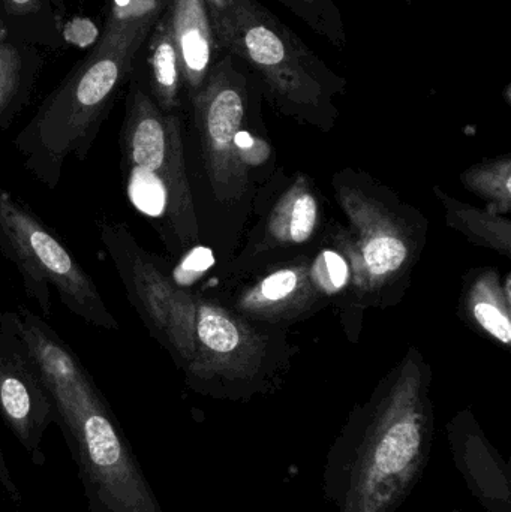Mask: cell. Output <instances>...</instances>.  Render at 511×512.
<instances>
[{
  "label": "cell",
  "mask_w": 511,
  "mask_h": 512,
  "mask_svg": "<svg viewBox=\"0 0 511 512\" xmlns=\"http://www.w3.org/2000/svg\"><path fill=\"white\" fill-rule=\"evenodd\" d=\"M213 264H215V256H213V252L210 249H192L189 255L186 256L185 261L180 265L179 271H177V283L188 285V283L194 282L198 276H201L204 271L209 270Z\"/></svg>",
  "instance_id": "20"
},
{
  "label": "cell",
  "mask_w": 511,
  "mask_h": 512,
  "mask_svg": "<svg viewBox=\"0 0 511 512\" xmlns=\"http://www.w3.org/2000/svg\"><path fill=\"white\" fill-rule=\"evenodd\" d=\"M312 276L323 291H326L327 294H335L347 283V262L335 252H323L315 261Z\"/></svg>",
  "instance_id": "17"
},
{
  "label": "cell",
  "mask_w": 511,
  "mask_h": 512,
  "mask_svg": "<svg viewBox=\"0 0 511 512\" xmlns=\"http://www.w3.org/2000/svg\"><path fill=\"white\" fill-rule=\"evenodd\" d=\"M195 334L201 345L219 354L231 352L239 345L236 325L210 306H201L195 316Z\"/></svg>",
  "instance_id": "13"
},
{
  "label": "cell",
  "mask_w": 511,
  "mask_h": 512,
  "mask_svg": "<svg viewBox=\"0 0 511 512\" xmlns=\"http://www.w3.org/2000/svg\"><path fill=\"white\" fill-rule=\"evenodd\" d=\"M0 487L3 492L8 493L12 499H18V489L9 474L8 465H6L5 457H3L2 447H0Z\"/></svg>",
  "instance_id": "22"
},
{
  "label": "cell",
  "mask_w": 511,
  "mask_h": 512,
  "mask_svg": "<svg viewBox=\"0 0 511 512\" xmlns=\"http://www.w3.org/2000/svg\"><path fill=\"white\" fill-rule=\"evenodd\" d=\"M167 15L182 63L183 83L195 95L222 56L209 11L204 0H171Z\"/></svg>",
  "instance_id": "9"
},
{
  "label": "cell",
  "mask_w": 511,
  "mask_h": 512,
  "mask_svg": "<svg viewBox=\"0 0 511 512\" xmlns=\"http://www.w3.org/2000/svg\"><path fill=\"white\" fill-rule=\"evenodd\" d=\"M50 391L90 512H164L113 409L71 346L32 310L9 312Z\"/></svg>",
  "instance_id": "1"
},
{
  "label": "cell",
  "mask_w": 511,
  "mask_h": 512,
  "mask_svg": "<svg viewBox=\"0 0 511 512\" xmlns=\"http://www.w3.org/2000/svg\"><path fill=\"white\" fill-rule=\"evenodd\" d=\"M21 86V57L14 45H0V123L14 111Z\"/></svg>",
  "instance_id": "15"
},
{
  "label": "cell",
  "mask_w": 511,
  "mask_h": 512,
  "mask_svg": "<svg viewBox=\"0 0 511 512\" xmlns=\"http://www.w3.org/2000/svg\"><path fill=\"white\" fill-rule=\"evenodd\" d=\"M315 33L324 36L336 48L347 45V30L341 9L335 0H278Z\"/></svg>",
  "instance_id": "12"
},
{
  "label": "cell",
  "mask_w": 511,
  "mask_h": 512,
  "mask_svg": "<svg viewBox=\"0 0 511 512\" xmlns=\"http://www.w3.org/2000/svg\"><path fill=\"white\" fill-rule=\"evenodd\" d=\"M233 143L236 144L239 149L248 150L254 146V138H252V135L249 134V132L242 131V129H240V131L237 132L236 137H234Z\"/></svg>",
  "instance_id": "24"
},
{
  "label": "cell",
  "mask_w": 511,
  "mask_h": 512,
  "mask_svg": "<svg viewBox=\"0 0 511 512\" xmlns=\"http://www.w3.org/2000/svg\"><path fill=\"white\" fill-rule=\"evenodd\" d=\"M98 231L135 312L156 339L186 357L191 349V315L185 295L174 289L155 256L141 248L125 224L99 221Z\"/></svg>",
  "instance_id": "7"
},
{
  "label": "cell",
  "mask_w": 511,
  "mask_h": 512,
  "mask_svg": "<svg viewBox=\"0 0 511 512\" xmlns=\"http://www.w3.org/2000/svg\"><path fill=\"white\" fill-rule=\"evenodd\" d=\"M216 45L257 74L284 104L318 107L345 83L257 0H204Z\"/></svg>",
  "instance_id": "4"
},
{
  "label": "cell",
  "mask_w": 511,
  "mask_h": 512,
  "mask_svg": "<svg viewBox=\"0 0 511 512\" xmlns=\"http://www.w3.org/2000/svg\"><path fill=\"white\" fill-rule=\"evenodd\" d=\"M407 258V248L395 237H377L365 248V261L374 274H386L398 270Z\"/></svg>",
  "instance_id": "16"
},
{
  "label": "cell",
  "mask_w": 511,
  "mask_h": 512,
  "mask_svg": "<svg viewBox=\"0 0 511 512\" xmlns=\"http://www.w3.org/2000/svg\"><path fill=\"white\" fill-rule=\"evenodd\" d=\"M473 312L477 322L488 333H491L500 342L509 345L511 340L510 319L500 307L495 306L491 301H479V303L474 304Z\"/></svg>",
  "instance_id": "19"
},
{
  "label": "cell",
  "mask_w": 511,
  "mask_h": 512,
  "mask_svg": "<svg viewBox=\"0 0 511 512\" xmlns=\"http://www.w3.org/2000/svg\"><path fill=\"white\" fill-rule=\"evenodd\" d=\"M428 421L417 409L371 421L330 450L324 492L338 512H396L419 483L431 451Z\"/></svg>",
  "instance_id": "3"
},
{
  "label": "cell",
  "mask_w": 511,
  "mask_h": 512,
  "mask_svg": "<svg viewBox=\"0 0 511 512\" xmlns=\"http://www.w3.org/2000/svg\"><path fill=\"white\" fill-rule=\"evenodd\" d=\"M120 165L134 209L153 224L168 222L179 227L186 210L179 120L162 111L138 84L131 87L126 99Z\"/></svg>",
  "instance_id": "6"
},
{
  "label": "cell",
  "mask_w": 511,
  "mask_h": 512,
  "mask_svg": "<svg viewBox=\"0 0 511 512\" xmlns=\"http://www.w3.org/2000/svg\"><path fill=\"white\" fill-rule=\"evenodd\" d=\"M6 35H8V33H6V29L5 26H3L2 21H0V45H2L3 42H5Z\"/></svg>",
  "instance_id": "25"
},
{
  "label": "cell",
  "mask_w": 511,
  "mask_h": 512,
  "mask_svg": "<svg viewBox=\"0 0 511 512\" xmlns=\"http://www.w3.org/2000/svg\"><path fill=\"white\" fill-rule=\"evenodd\" d=\"M0 417L33 465H44L42 442L56 424V408L9 312L0 315Z\"/></svg>",
  "instance_id": "8"
},
{
  "label": "cell",
  "mask_w": 511,
  "mask_h": 512,
  "mask_svg": "<svg viewBox=\"0 0 511 512\" xmlns=\"http://www.w3.org/2000/svg\"><path fill=\"white\" fill-rule=\"evenodd\" d=\"M5 5L11 14H27L38 6V0H5Z\"/></svg>",
  "instance_id": "23"
},
{
  "label": "cell",
  "mask_w": 511,
  "mask_h": 512,
  "mask_svg": "<svg viewBox=\"0 0 511 512\" xmlns=\"http://www.w3.org/2000/svg\"><path fill=\"white\" fill-rule=\"evenodd\" d=\"M170 3L171 0H113L107 23L153 30Z\"/></svg>",
  "instance_id": "14"
},
{
  "label": "cell",
  "mask_w": 511,
  "mask_h": 512,
  "mask_svg": "<svg viewBox=\"0 0 511 512\" xmlns=\"http://www.w3.org/2000/svg\"><path fill=\"white\" fill-rule=\"evenodd\" d=\"M150 30L105 24L92 53L78 63L18 132L23 167L56 189L71 156L84 161Z\"/></svg>",
  "instance_id": "2"
},
{
  "label": "cell",
  "mask_w": 511,
  "mask_h": 512,
  "mask_svg": "<svg viewBox=\"0 0 511 512\" xmlns=\"http://www.w3.org/2000/svg\"><path fill=\"white\" fill-rule=\"evenodd\" d=\"M317 224V203L311 195H300L293 203L288 221V234L296 243H303L314 233Z\"/></svg>",
  "instance_id": "18"
},
{
  "label": "cell",
  "mask_w": 511,
  "mask_h": 512,
  "mask_svg": "<svg viewBox=\"0 0 511 512\" xmlns=\"http://www.w3.org/2000/svg\"><path fill=\"white\" fill-rule=\"evenodd\" d=\"M299 277L293 270H281L267 277L261 285V292L267 300L278 301L288 297L297 288Z\"/></svg>",
  "instance_id": "21"
},
{
  "label": "cell",
  "mask_w": 511,
  "mask_h": 512,
  "mask_svg": "<svg viewBox=\"0 0 511 512\" xmlns=\"http://www.w3.org/2000/svg\"><path fill=\"white\" fill-rule=\"evenodd\" d=\"M0 252L15 265L27 297L42 315H51L54 289L66 309L87 324L119 328L86 268L39 216L5 189H0Z\"/></svg>",
  "instance_id": "5"
},
{
  "label": "cell",
  "mask_w": 511,
  "mask_h": 512,
  "mask_svg": "<svg viewBox=\"0 0 511 512\" xmlns=\"http://www.w3.org/2000/svg\"><path fill=\"white\" fill-rule=\"evenodd\" d=\"M150 75L156 104L170 113L179 104L180 87L183 83L182 63L171 32L167 12L150 33Z\"/></svg>",
  "instance_id": "11"
},
{
  "label": "cell",
  "mask_w": 511,
  "mask_h": 512,
  "mask_svg": "<svg viewBox=\"0 0 511 512\" xmlns=\"http://www.w3.org/2000/svg\"><path fill=\"white\" fill-rule=\"evenodd\" d=\"M453 451L459 468L482 504L491 512H510V474L501 457L477 439L462 442Z\"/></svg>",
  "instance_id": "10"
}]
</instances>
